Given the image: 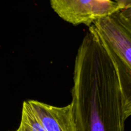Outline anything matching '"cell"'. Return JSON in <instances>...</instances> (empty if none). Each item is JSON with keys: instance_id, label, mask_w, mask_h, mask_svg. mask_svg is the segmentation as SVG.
I'll use <instances>...</instances> for the list:
<instances>
[{"instance_id": "5b68a950", "label": "cell", "mask_w": 131, "mask_h": 131, "mask_svg": "<svg viewBox=\"0 0 131 131\" xmlns=\"http://www.w3.org/2000/svg\"><path fill=\"white\" fill-rule=\"evenodd\" d=\"M15 131H46L28 101L23 102L20 125Z\"/></svg>"}, {"instance_id": "277c9868", "label": "cell", "mask_w": 131, "mask_h": 131, "mask_svg": "<svg viewBox=\"0 0 131 131\" xmlns=\"http://www.w3.org/2000/svg\"><path fill=\"white\" fill-rule=\"evenodd\" d=\"M28 102L46 131H77L71 103L57 107L35 100Z\"/></svg>"}, {"instance_id": "3957f363", "label": "cell", "mask_w": 131, "mask_h": 131, "mask_svg": "<svg viewBox=\"0 0 131 131\" xmlns=\"http://www.w3.org/2000/svg\"><path fill=\"white\" fill-rule=\"evenodd\" d=\"M51 6L65 21L90 27L95 22L124 9L121 1L110 0H51Z\"/></svg>"}, {"instance_id": "8992f818", "label": "cell", "mask_w": 131, "mask_h": 131, "mask_svg": "<svg viewBox=\"0 0 131 131\" xmlns=\"http://www.w3.org/2000/svg\"><path fill=\"white\" fill-rule=\"evenodd\" d=\"M124 6V9L122 10V12L131 20V1L120 0Z\"/></svg>"}, {"instance_id": "7a4b0ae2", "label": "cell", "mask_w": 131, "mask_h": 131, "mask_svg": "<svg viewBox=\"0 0 131 131\" xmlns=\"http://www.w3.org/2000/svg\"><path fill=\"white\" fill-rule=\"evenodd\" d=\"M93 26L117 72L127 120L131 116V20L119 11Z\"/></svg>"}, {"instance_id": "6da1fadb", "label": "cell", "mask_w": 131, "mask_h": 131, "mask_svg": "<svg viewBox=\"0 0 131 131\" xmlns=\"http://www.w3.org/2000/svg\"><path fill=\"white\" fill-rule=\"evenodd\" d=\"M71 93L77 131H124L117 72L93 25L77 52Z\"/></svg>"}]
</instances>
